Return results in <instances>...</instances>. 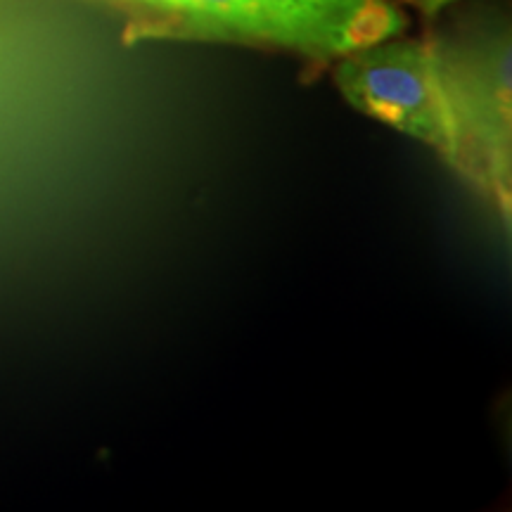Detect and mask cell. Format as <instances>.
I'll list each match as a JSON object with an SVG mask.
<instances>
[{
	"mask_svg": "<svg viewBox=\"0 0 512 512\" xmlns=\"http://www.w3.org/2000/svg\"><path fill=\"white\" fill-rule=\"evenodd\" d=\"M427 31L444 83L458 162L463 178L479 200L512 223V29L503 5L472 3L448 8Z\"/></svg>",
	"mask_w": 512,
	"mask_h": 512,
	"instance_id": "cell-1",
	"label": "cell"
},
{
	"mask_svg": "<svg viewBox=\"0 0 512 512\" xmlns=\"http://www.w3.org/2000/svg\"><path fill=\"white\" fill-rule=\"evenodd\" d=\"M332 81L349 107L430 147L456 171V128L427 34H399L347 53L332 62Z\"/></svg>",
	"mask_w": 512,
	"mask_h": 512,
	"instance_id": "cell-2",
	"label": "cell"
},
{
	"mask_svg": "<svg viewBox=\"0 0 512 512\" xmlns=\"http://www.w3.org/2000/svg\"><path fill=\"white\" fill-rule=\"evenodd\" d=\"M126 17V41L221 43L292 53L287 31L259 0H93Z\"/></svg>",
	"mask_w": 512,
	"mask_h": 512,
	"instance_id": "cell-3",
	"label": "cell"
},
{
	"mask_svg": "<svg viewBox=\"0 0 512 512\" xmlns=\"http://www.w3.org/2000/svg\"><path fill=\"white\" fill-rule=\"evenodd\" d=\"M287 31L294 55L332 64L370 43L406 34V12L396 0H259Z\"/></svg>",
	"mask_w": 512,
	"mask_h": 512,
	"instance_id": "cell-4",
	"label": "cell"
},
{
	"mask_svg": "<svg viewBox=\"0 0 512 512\" xmlns=\"http://www.w3.org/2000/svg\"><path fill=\"white\" fill-rule=\"evenodd\" d=\"M399 5H408V8L418 10L422 17L430 19L434 22L439 15H444L448 8H456L458 3H463V0H396Z\"/></svg>",
	"mask_w": 512,
	"mask_h": 512,
	"instance_id": "cell-5",
	"label": "cell"
}]
</instances>
